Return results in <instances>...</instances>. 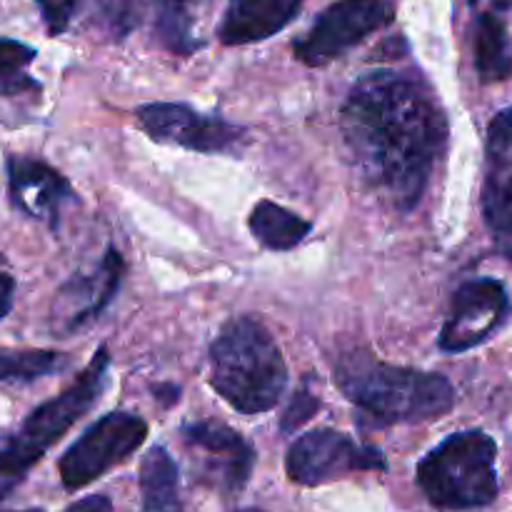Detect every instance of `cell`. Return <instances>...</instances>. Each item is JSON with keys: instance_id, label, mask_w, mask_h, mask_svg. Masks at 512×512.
Returning a JSON list of instances; mask_svg holds the SVG:
<instances>
[{"instance_id": "7", "label": "cell", "mask_w": 512, "mask_h": 512, "mask_svg": "<svg viewBox=\"0 0 512 512\" xmlns=\"http://www.w3.org/2000/svg\"><path fill=\"white\" fill-rule=\"evenodd\" d=\"M393 18V0H338L320 13L313 28L293 45V53L300 63L320 68L393 23Z\"/></svg>"}, {"instance_id": "4", "label": "cell", "mask_w": 512, "mask_h": 512, "mask_svg": "<svg viewBox=\"0 0 512 512\" xmlns=\"http://www.w3.org/2000/svg\"><path fill=\"white\" fill-rule=\"evenodd\" d=\"M110 353L100 348L70 388L28 413L18 428L0 435V500L8 498L43 455L98 403L108 385Z\"/></svg>"}, {"instance_id": "2", "label": "cell", "mask_w": 512, "mask_h": 512, "mask_svg": "<svg viewBox=\"0 0 512 512\" xmlns=\"http://www.w3.org/2000/svg\"><path fill=\"white\" fill-rule=\"evenodd\" d=\"M333 373L345 398L380 423L438 420L455 405V390L445 375L383 363L363 350L343 355Z\"/></svg>"}, {"instance_id": "1", "label": "cell", "mask_w": 512, "mask_h": 512, "mask_svg": "<svg viewBox=\"0 0 512 512\" xmlns=\"http://www.w3.org/2000/svg\"><path fill=\"white\" fill-rule=\"evenodd\" d=\"M340 133L363 183L408 213L443 155L448 118L423 80L378 70L353 85L340 110Z\"/></svg>"}, {"instance_id": "21", "label": "cell", "mask_w": 512, "mask_h": 512, "mask_svg": "<svg viewBox=\"0 0 512 512\" xmlns=\"http://www.w3.org/2000/svg\"><path fill=\"white\" fill-rule=\"evenodd\" d=\"M35 55V48L20 40L0 38V98L38 93L40 83L28 73Z\"/></svg>"}, {"instance_id": "18", "label": "cell", "mask_w": 512, "mask_h": 512, "mask_svg": "<svg viewBox=\"0 0 512 512\" xmlns=\"http://www.w3.org/2000/svg\"><path fill=\"white\" fill-rule=\"evenodd\" d=\"M310 230L313 225L308 220L273 200H260L250 213V233L270 250H293L308 238Z\"/></svg>"}, {"instance_id": "30", "label": "cell", "mask_w": 512, "mask_h": 512, "mask_svg": "<svg viewBox=\"0 0 512 512\" xmlns=\"http://www.w3.org/2000/svg\"><path fill=\"white\" fill-rule=\"evenodd\" d=\"M243 512H260V510H243Z\"/></svg>"}, {"instance_id": "15", "label": "cell", "mask_w": 512, "mask_h": 512, "mask_svg": "<svg viewBox=\"0 0 512 512\" xmlns=\"http://www.w3.org/2000/svg\"><path fill=\"white\" fill-rule=\"evenodd\" d=\"M303 0H230L220 23L225 45H248L273 38L298 18Z\"/></svg>"}, {"instance_id": "6", "label": "cell", "mask_w": 512, "mask_h": 512, "mask_svg": "<svg viewBox=\"0 0 512 512\" xmlns=\"http://www.w3.org/2000/svg\"><path fill=\"white\" fill-rule=\"evenodd\" d=\"M148 438V423L140 415L115 410L90 425L60 458V480L78 490L103 478L110 468L128 460Z\"/></svg>"}, {"instance_id": "12", "label": "cell", "mask_w": 512, "mask_h": 512, "mask_svg": "<svg viewBox=\"0 0 512 512\" xmlns=\"http://www.w3.org/2000/svg\"><path fill=\"white\" fill-rule=\"evenodd\" d=\"M123 275V255L118 253V248L110 245L93 270L75 275L60 288L58 308H55V328L68 335L93 323L113 303L120 283H123Z\"/></svg>"}, {"instance_id": "24", "label": "cell", "mask_w": 512, "mask_h": 512, "mask_svg": "<svg viewBox=\"0 0 512 512\" xmlns=\"http://www.w3.org/2000/svg\"><path fill=\"white\" fill-rule=\"evenodd\" d=\"M318 408H320V400L315 398L313 393H308V390H300V393L290 400L288 410L283 413L280 430H283V433H293V430H298L305 420L313 418Z\"/></svg>"}, {"instance_id": "3", "label": "cell", "mask_w": 512, "mask_h": 512, "mask_svg": "<svg viewBox=\"0 0 512 512\" xmlns=\"http://www.w3.org/2000/svg\"><path fill=\"white\" fill-rule=\"evenodd\" d=\"M210 385L243 415L268 413L283 398L288 365L260 320L230 318L210 345Z\"/></svg>"}, {"instance_id": "14", "label": "cell", "mask_w": 512, "mask_h": 512, "mask_svg": "<svg viewBox=\"0 0 512 512\" xmlns=\"http://www.w3.org/2000/svg\"><path fill=\"white\" fill-rule=\"evenodd\" d=\"M483 215L498 240L512 230V105L490 120L485 140Z\"/></svg>"}, {"instance_id": "13", "label": "cell", "mask_w": 512, "mask_h": 512, "mask_svg": "<svg viewBox=\"0 0 512 512\" xmlns=\"http://www.w3.org/2000/svg\"><path fill=\"white\" fill-rule=\"evenodd\" d=\"M183 440L188 448L205 455V473L215 478V483L225 493H238L248 483L255 465V450L240 433L230 430L223 423H190L183 428Z\"/></svg>"}, {"instance_id": "23", "label": "cell", "mask_w": 512, "mask_h": 512, "mask_svg": "<svg viewBox=\"0 0 512 512\" xmlns=\"http://www.w3.org/2000/svg\"><path fill=\"white\" fill-rule=\"evenodd\" d=\"M35 3H38L40 15H43L45 25H48V33L60 35L68 30L80 0H35Z\"/></svg>"}, {"instance_id": "9", "label": "cell", "mask_w": 512, "mask_h": 512, "mask_svg": "<svg viewBox=\"0 0 512 512\" xmlns=\"http://www.w3.org/2000/svg\"><path fill=\"white\" fill-rule=\"evenodd\" d=\"M140 128L155 143L178 145L195 153H238L245 130L218 115H203L180 103H148L135 110Z\"/></svg>"}, {"instance_id": "29", "label": "cell", "mask_w": 512, "mask_h": 512, "mask_svg": "<svg viewBox=\"0 0 512 512\" xmlns=\"http://www.w3.org/2000/svg\"><path fill=\"white\" fill-rule=\"evenodd\" d=\"M0 512H15V510H0ZM18 512H43V510H18Z\"/></svg>"}, {"instance_id": "20", "label": "cell", "mask_w": 512, "mask_h": 512, "mask_svg": "<svg viewBox=\"0 0 512 512\" xmlns=\"http://www.w3.org/2000/svg\"><path fill=\"white\" fill-rule=\"evenodd\" d=\"M195 3L198 0H155V8H158L155 28H158L165 48L173 50V53L190 55L203 45L193 35V13H190V8Z\"/></svg>"}, {"instance_id": "25", "label": "cell", "mask_w": 512, "mask_h": 512, "mask_svg": "<svg viewBox=\"0 0 512 512\" xmlns=\"http://www.w3.org/2000/svg\"><path fill=\"white\" fill-rule=\"evenodd\" d=\"M13 295H15V278L5 268H0V320L10 313L13 308Z\"/></svg>"}, {"instance_id": "16", "label": "cell", "mask_w": 512, "mask_h": 512, "mask_svg": "<svg viewBox=\"0 0 512 512\" xmlns=\"http://www.w3.org/2000/svg\"><path fill=\"white\" fill-rule=\"evenodd\" d=\"M140 512H183L178 465L165 448H153L140 465Z\"/></svg>"}, {"instance_id": "17", "label": "cell", "mask_w": 512, "mask_h": 512, "mask_svg": "<svg viewBox=\"0 0 512 512\" xmlns=\"http://www.w3.org/2000/svg\"><path fill=\"white\" fill-rule=\"evenodd\" d=\"M475 70L483 83H503L512 75L510 35L495 13H483L475 23Z\"/></svg>"}, {"instance_id": "22", "label": "cell", "mask_w": 512, "mask_h": 512, "mask_svg": "<svg viewBox=\"0 0 512 512\" xmlns=\"http://www.w3.org/2000/svg\"><path fill=\"white\" fill-rule=\"evenodd\" d=\"M98 25L113 40H125L143 20V0H95Z\"/></svg>"}, {"instance_id": "26", "label": "cell", "mask_w": 512, "mask_h": 512, "mask_svg": "<svg viewBox=\"0 0 512 512\" xmlns=\"http://www.w3.org/2000/svg\"><path fill=\"white\" fill-rule=\"evenodd\" d=\"M110 510H113V503H110L105 495H88V498L78 500V503H73L63 512H110Z\"/></svg>"}, {"instance_id": "11", "label": "cell", "mask_w": 512, "mask_h": 512, "mask_svg": "<svg viewBox=\"0 0 512 512\" xmlns=\"http://www.w3.org/2000/svg\"><path fill=\"white\" fill-rule=\"evenodd\" d=\"M8 198L18 213L40 220L50 230L58 228L63 205L75 195L73 185L53 165L30 155H8Z\"/></svg>"}, {"instance_id": "8", "label": "cell", "mask_w": 512, "mask_h": 512, "mask_svg": "<svg viewBox=\"0 0 512 512\" xmlns=\"http://www.w3.org/2000/svg\"><path fill=\"white\" fill-rule=\"evenodd\" d=\"M285 470L293 483L313 488L363 470H385V458L380 450L355 443L340 430L318 428L290 445Z\"/></svg>"}, {"instance_id": "19", "label": "cell", "mask_w": 512, "mask_h": 512, "mask_svg": "<svg viewBox=\"0 0 512 512\" xmlns=\"http://www.w3.org/2000/svg\"><path fill=\"white\" fill-rule=\"evenodd\" d=\"M65 355L40 348H0V385H28L63 370Z\"/></svg>"}, {"instance_id": "28", "label": "cell", "mask_w": 512, "mask_h": 512, "mask_svg": "<svg viewBox=\"0 0 512 512\" xmlns=\"http://www.w3.org/2000/svg\"><path fill=\"white\" fill-rule=\"evenodd\" d=\"M473 3H478V0H473ZM490 5H493L495 10H510L512 0H490Z\"/></svg>"}, {"instance_id": "10", "label": "cell", "mask_w": 512, "mask_h": 512, "mask_svg": "<svg viewBox=\"0 0 512 512\" xmlns=\"http://www.w3.org/2000/svg\"><path fill=\"white\" fill-rule=\"evenodd\" d=\"M508 315V290L495 278H478L455 293L450 313L440 330L443 353H465L485 343Z\"/></svg>"}, {"instance_id": "27", "label": "cell", "mask_w": 512, "mask_h": 512, "mask_svg": "<svg viewBox=\"0 0 512 512\" xmlns=\"http://www.w3.org/2000/svg\"><path fill=\"white\" fill-rule=\"evenodd\" d=\"M498 243H500V253L508 255V258H512V230H510L508 235H503V238H500Z\"/></svg>"}, {"instance_id": "5", "label": "cell", "mask_w": 512, "mask_h": 512, "mask_svg": "<svg viewBox=\"0 0 512 512\" xmlns=\"http://www.w3.org/2000/svg\"><path fill=\"white\" fill-rule=\"evenodd\" d=\"M498 445L483 430H463L445 438L418 465L425 498L445 510L485 508L498 498Z\"/></svg>"}]
</instances>
